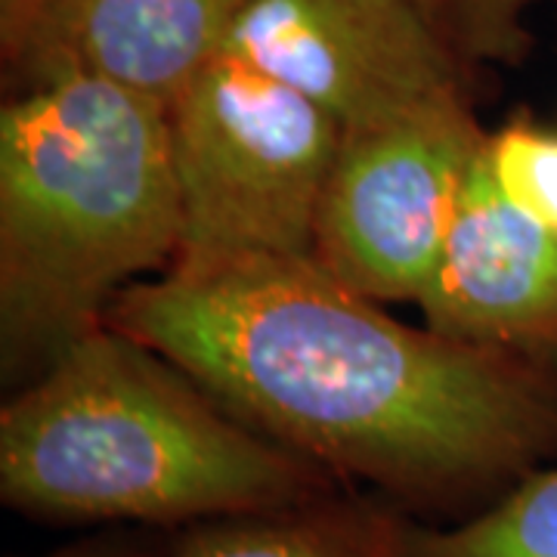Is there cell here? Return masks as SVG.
I'll list each match as a JSON object with an SVG mask.
<instances>
[{
    "label": "cell",
    "instance_id": "8fae6325",
    "mask_svg": "<svg viewBox=\"0 0 557 557\" xmlns=\"http://www.w3.org/2000/svg\"><path fill=\"white\" fill-rule=\"evenodd\" d=\"M483 164L505 199L557 233V131L527 119L511 121L486 134Z\"/></svg>",
    "mask_w": 557,
    "mask_h": 557
},
{
    "label": "cell",
    "instance_id": "6da1fadb",
    "mask_svg": "<svg viewBox=\"0 0 557 557\" xmlns=\"http://www.w3.org/2000/svg\"><path fill=\"white\" fill-rule=\"evenodd\" d=\"M313 258L174 260L106 322L149 344L248 428L458 523L557 461V362L409 329Z\"/></svg>",
    "mask_w": 557,
    "mask_h": 557
},
{
    "label": "cell",
    "instance_id": "8992f818",
    "mask_svg": "<svg viewBox=\"0 0 557 557\" xmlns=\"http://www.w3.org/2000/svg\"><path fill=\"white\" fill-rule=\"evenodd\" d=\"M223 53L304 94L344 134L468 100L474 69L412 0H245Z\"/></svg>",
    "mask_w": 557,
    "mask_h": 557
},
{
    "label": "cell",
    "instance_id": "ba28073f",
    "mask_svg": "<svg viewBox=\"0 0 557 557\" xmlns=\"http://www.w3.org/2000/svg\"><path fill=\"white\" fill-rule=\"evenodd\" d=\"M245 0H47L22 57L20 84L97 78L171 109L226 50Z\"/></svg>",
    "mask_w": 557,
    "mask_h": 557
},
{
    "label": "cell",
    "instance_id": "52a82bcc",
    "mask_svg": "<svg viewBox=\"0 0 557 557\" xmlns=\"http://www.w3.org/2000/svg\"><path fill=\"white\" fill-rule=\"evenodd\" d=\"M416 304L446 338L557 362V233L498 193L483 146Z\"/></svg>",
    "mask_w": 557,
    "mask_h": 557
},
{
    "label": "cell",
    "instance_id": "5bb4252c",
    "mask_svg": "<svg viewBox=\"0 0 557 557\" xmlns=\"http://www.w3.org/2000/svg\"><path fill=\"white\" fill-rule=\"evenodd\" d=\"M47 0H0V53L13 65L32 38Z\"/></svg>",
    "mask_w": 557,
    "mask_h": 557
},
{
    "label": "cell",
    "instance_id": "4fadbf2b",
    "mask_svg": "<svg viewBox=\"0 0 557 557\" xmlns=\"http://www.w3.org/2000/svg\"><path fill=\"white\" fill-rule=\"evenodd\" d=\"M168 548H171L168 530L119 523L115 530H102L97 536H84L57 552L35 557H168Z\"/></svg>",
    "mask_w": 557,
    "mask_h": 557
},
{
    "label": "cell",
    "instance_id": "30bf717a",
    "mask_svg": "<svg viewBox=\"0 0 557 557\" xmlns=\"http://www.w3.org/2000/svg\"><path fill=\"white\" fill-rule=\"evenodd\" d=\"M406 557H557V461L458 523H406Z\"/></svg>",
    "mask_w": 557,
    "mask_h": 557
},
{
    "label": "cell",
    "instance_id": "277c9868",
    "mask_svg": "<svg viewBox=\"0 0 557 557\" xmlns=\"http://www.w3.org/2000/svg\"><path fill=\"white\" fill-rule=\"evenodd\" d=\"M180 193L174 260L313 258L344 131L317 102L220 53L168 109Z\"/></svg>",
    "mask_w": 557,
    "mask_h": 557
},
{
    "label": "cell",
    "instance_id": "5b68a950",
    "mask_svg": "<svg viewBox=\"0 0 557 557\" xmlns=\"http://www.w3.org/2000/svg\"><path fill=\"white\" fill-rule=\"evenodd\" d=\"M468 100L344 134L313 260L372 300H412L437 267L483 146Z\"/></svg>",
    "mask_w": 557,
    "mask_h": 557
},
{
    "label": "cell",
    "instance_id": "9c48e42d",
    "mask_svg": "<svg viewBox=\"0 0 557 557\" xmlns=\"http://www.w3.org/2000/svg\"><path fill=\"white\" fill-rule=\"evenodd\" d=\"M394 502L354 486L300 505L201 520L171 533L168 557H406Z\"/></svg>",
    "mask_w": 557,
    "mask_h": 557
},
{
    "label": "cell",
    "instance_id": "3957f363",
    "mask_svg": "<svg viewBox=\"0 0 557 557\" xmlns=\"http://www.w3.org/2000/svg\"><path fill=\"white\" fill-rule=\"evenodd\" d=\"M180 251L168 109L97 78L25 84L0 112V350L22 387Z\"/></svg>",
    "mask_w": 557,
    "mask_h": 557
},
{
    "label": "cell",
    "instance_id": "7c38bea8",
    "mask_svg": "<svg viewBox=\"0 0 557 557\" xmlns=\"http://www.w3.org/2000/svg\"><path fill=\"white\" fill-rule=\"evenodd\" d=\"M428 20L453 40L471 65L480 62H518L533 35L527 16L536 0H412Z\"/></svg>",
    "mask_w": 557,
    "mask_h": 557
},
{
    "label": "cell",
    "instance_id": "7a4b0ae2",
    "mask_svg": "<svg viewBox=\"0 0 557 557\" xmlns=\"http://www.w3.org/2000/svg\"><path fill=\"white\" fill-rule=\"evenodd\" d=\"M344 486L109 322L65 347L0 409V498L40 523L174 533Z\"/></svg>",
    "mask_w": 557,
    "mask_h": 557
}]
</instances>
